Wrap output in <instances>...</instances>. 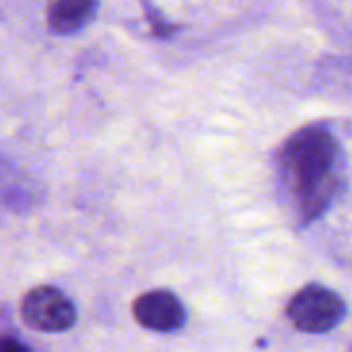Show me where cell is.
Segmentation results:
<instances>
[{
  "label": "cell",
  "mask_w": 352,
  "mask_h": 352,
  "mask_svg": "<svg viewBox=\"0 0 352 352\" xmlns=\"http://www.w3.org/2000/svg\"><path fill=\"white\" fill-rule=\"evenodd\" d=\"M99 0H50L47 27L56 35H72L85 29L97 12Z\"/></svg>",
  "instance_id": "5b68a950"
},
{
  "label": "cell",
  "mask_w": 352,
  "mask_h": 352,
  "mask_svg": "<svg viewBox=\"0 0 352 352\" xmlns=\"http://www.w3.org/2000/svg\"><path fill=\"white\" fill-rule=\"evenodd\" d=\"M0 352H31L25 342H21L14 336H4L2 338V351Z\"/></svg>",
  "instance_id": "52a82bcc"
},
{
  "label": "cell",
  "mask_w": 352,
  "mask_h": 352,
  "mask_svg": "<svg viewBox=\"0 0 352 352\" xmlns=\"http://www.w3.org/2000/svg\"><path fill=\"white\" fill-rule=\"evenodd\" d=\"M132 314L142 328L161 334H171L182 330L188 320L184 303L171 291H163V289L140 295L132 305Z\"/></svg>",
  "instance_id": "277c9868"
},
{
  "label": "cell",
  "mask_w": 352,
  "mask_h": 352,
  "mask_svg": "<svg viewBox=\"0 0 352 352\" xmlns=\"http://www.w3.org/2000/svg\"><path fill=\"white\" fill-rule=\"evenodd\" d=\"M344 153L334 132L309 124L291 134L276 155V177L291 217L299 227L318 221L346 186Z\"/></svg>",
  "instance_id": "6da1fadb"
},
{
  "label": "cell",
  "mask_w": 352,
  "mask_h": 352,
  "mask_svg": "<svg viewBox=\"0 0 352 352\" xmlns=\"http://www.w3.org/2000/svg\"><path fill=\"white\" fill-rule=\"evenodd\" d=\"M287 316L299 332L326 334L342 324L346 303L336 291L324 285H307L289 301Z\"/></svg>",
  "instance_id": "7a4b0ae2"
},
{
  "label": "cell",
  "mask_w": 352,
  "mask_h": 352,
  "mask_svg": "<svg viewBox=\"0 0 352 352\" xmlns=\"http://www.w3.org/2000/svg\"><path fill=\"white\" fill-rule=\"evenodd\" d=\"M351 352H352V349H351Z\"/></svg>",
  "instance_id": "ba28073f"
},
{
  "label": "cell",
  "mask_w": 352,
  "mask_h": 352,
  "mask_svg": "<svg viewBox=\"0 0 352 352\" xmlns=\"http://www.w3.org/2000/svg\"><path fill=\"white\" fill-rule=\"evenodd\" d=\"M144 10H146V19L151 21V27H153V31H155L157 35H171V33L175 31V27L169 25L165 19H161L159 12H157L151 4L144 2Z\"/></svg>",
  "instance_id": "8992f818"
},
{
  "label": "cell",
  "mask_w": 352,
  "mask_h": 352,
  "mask_svg": "<svg viewBox=\"0 0 352 352\" xmlns=\"http://www.w3.org/2000/svg\"><path fill=\"white\" fill-rule=\"evenodd\" d=\"M21 316L29 328L45 334H58L74 326L76 307L60 289L37 287L25 295Z\"/></svg>",
  "instance_id": "3957f363"
}]
</instances>
